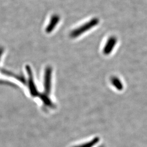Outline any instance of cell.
I'll return each instance as SVG.
<instances>
[{"label": "cell", "mask_w": 147, "mask_h": 147, "mask_svg": "<svg viewBox=\"0 0 147 147\" xmlns=\"http://www.w3.org/2000/svg\"><path fill=\"white\" fill-rule=\"evenodd\" d=\"M100 20L98 18H92L87 22L78 27V28L74 29L70 33V37L72 38H76L95 27L98 24Z\"/></svg>", "instance_id": "cell-1"}, {"label": "cell", "mask_w": 147, "mask_h": 147, "mask_svg": "<svg viewBox=\"0 0 147 147\" xmlns=\"http://www.w3.org/2000/svg\"><path fill=\"white\" fill-rule=\"evenodd\" d=\"M52 69L51 67H48L45 69V93L43 95L47 96L50 94L51 90V79Z\"/></svg>", "instance_id": "cell-2"}, {"label": "cell", "mask_w": 147, "mask_h": 147, "mask_svg": "<svg viewBox=\"0 0 147 147\" xmlns=\"http://www.w3.org/2000/svg\"><path fill=\"white\" fill-rule=\"evenodd\" d=\"M117 41L118 40L116 37L115 36L110 37L107 40L103 49V54L105 55H108L111 54V52L113 51V50H114V48L117 43Z\"/></svg>", "instance_id": "cell-3"}, {"label": "cell", "mask_w": 147, "mask_h": 147, "mask_svg": "<svg viewBox=\"0 0 147 147\" xmlns=\"http://www.w3.org/2000/svg\"><path fill=\"white\" fill-rule=\"evenodd\" d=\"M26 70L28 72V76H29V86L30 92L32 96H37L38 95V92L37 90L36 86L35 85L34 82L33 80V76H32V71L30 67L27 66L26 67Z\"/></svg>", "instance_id": "cell-4"}, {"label": "cell", "mask_w": 147, "mask_h": 147, "mask_svg": "<svg viewBox=\"0 0 147 147\" xmlns=\"http://www.w3.org/2000/svg\"><path fill=\"white\" fill-rule=\"evenodd\" d=\"M59 21H60V17L59 16H54L52 17L50 22V24L46 29L47 32H50L53 31V30L55 27L56 25H57V24H58Z\"/></svg>", "instance_id": "cell-5"}, {"label": "cell", "mask_w": 147, "mask_h": 147, "mask_svg": "<svg viewBox=\"0 0 147 147\" xmlns=\"http://www.w3.org/2000/svg\"><path fill=\"white\" fill-rule=\"evenodd\" d=\"M111 84L116 89H117L118 90H122L123 88V85L122 82L119 78L117 77L114 76L111 77Z\"/></svg>", "instance_id": "cell-6"}, {"label": "cell", "mask_w": 147, "mask_h": 147, "mask_svg": "<svg viewBox=\"0 0 147 147\" xmlns=\"http://www.w3.org/2000/svg\"><path fill=\"white\" fill-rule=\"evenodd\" d=\"M100 139L98 137L94 138L93 139L90 140L89 142H86L82 143L81 144L74 146L73 147H93L99 142Z\"/></svg>", "instance_id": "cell-7"}, {"label": "cell", "mask_w": 147, "mask_h": 147, "mask_svg": "<svg viewBox=\"0 0 147 147\" xmlns=\"http://www.w3.org/2000/svg\"><path fill=\"white\" fill-rule=\"evenodd\" d=\"M3 50L2 48H0V58H1V54L3 53Z\"/></svg>", "instance_id": "cell-8"}, {"label": "cell", "mask_w": 147, "mask_h": 147, "mask_svg": "<svg viewBox=\"0 0 147 147\" xmlns=\"http://www.w3.org/2000/svg\"><path fill=\"white\" fill-rule=\"evenodd\" d=\"M104 147V146H100V147Z\"/></svg>", "instance_id": "cell-9"}]
</instances>
